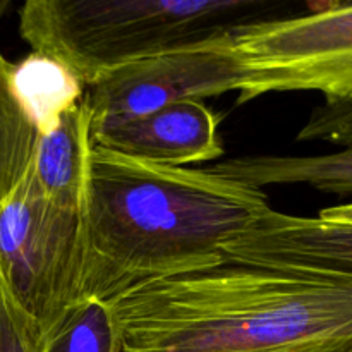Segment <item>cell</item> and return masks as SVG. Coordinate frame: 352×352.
I'll use <instances>...</instances> for the list:
<instances>
[{
  "label": "cell",
  "instance_id": "obj_1",
  "mask_svg": "<svg viewBox=\"0 0 352 352\" xmlns=\"http://www.w3.org/2000/svg\"><path fill=\"white\" fill-rule=\"evenodd\" d=\"M210 168L170 167L93 144L82 191V301L227 263L223 248L270 210Z\"/></svg>",
  "mask_w": 352,
  "mask_h": 352
},
{
  "label": "cell",
  "instance_id": "obj_14",
  "mask_svg": "<svg viewBox=\"0 0 352 352\" xmlns=\"http://www.w3.org/2000/svg\"><path fill=\"white\" fill-rule=\"evenodd\" d=\"M323 212L327 215L333 217V219L344 220V222L352 223V203H347V205H339V206H330V208H325Z\"/></svg>",
  "mask_w": 352,
  "mask_h": 352
},
{
  "label": "cell",
  "instance_id": "obj_8",
  "mask_svg": "<svg viewBox=\"0 0 352 352\" xmlns=\"http://www.w3.org/2000/svg\"><path fill=\"white\" fill-rule=\"evenodd\" d=\"M220 117L205 102H181L127 120L93 126V144L170 167L215 162L223 155Z\"/></svg>",
  "mask_w": 352,
  "mask_h": 352
},
{
  "label": "cell",
  "instance_id": "obj_5",
  "mask_svg": "<svg viewBox=\"0 0 352 352\" xmlns=\"http://www.w3.org/2000/svg\"><path fill=\"white\" fill-rule=\"evenodd\" d=\"M232 43L250 76L236 105L287 91H318L325 103H352V3L239 24Z\"/></svg>",
  "mask_w": 352,
  "mask_h": 352
},
{
  "label": "cell",
  "instance_id": "obj_6",
  "mask_svg": "<svg viewBox=\"0 0 352 352\" xmlns=\"http://www.w3.org/2000/svg\"><path fill=\"white\" fill-rule=\"evenodd\" d=\"M232 30L155 54L102 76L86 88L93 126L127 120L181 102H205L241 93L248 69L232 43Z\"/></svg>",
  "mask_w": 352,
  "mask_h": 352
},
{
  "label": "cell",
  "instance_id": "obj_2",
  "mask_svg": "<svg viewBox=\"0 0 352 352\" xmlns=\"http://www.w3.org/2000/svg\"><path fill=\"white\" fill-rule=\"evenodd\" d=\"M107 302L124 352H352V280L227 261Z\"/></svg>",
  "mask_w": 352,
  "mask_h": 352
},
{
  "label": "cell",
  "instance_id": "obj_10",
  "mask_svg": "<svg viewBox=\"0 0 352 352\" xmlns=\"http://www.w3.org/2000/svg\"><path fill=\"white\" fill-rule=\"evenodd\" d=\"M12 85L17 100L41 134L54 131L86 91L67 69L33 52L14 64Z\"/></svg>",
  "mask_w": 352,
  "mask_h": 352
},
{
  "label": "cell",
  "instance_id": "obj_7",
  "mask_svg": "<svg viewBox=\"0 0 352 352\" xmlns=\"http://www.w3.org/2000/svg\"><path fill=\"white\" fill-rule=\"evenodd\" d=\"M223 253L234 263L352 280V223L323 210L298 217L270 208Z\"/></svg>",
  "mask_w": 352,
  "mask_h": 352
},
{
  "label": "cell",
  "instance_id": "obj_13",
  "mask_svg": "<svg viewBox=\"0 0 352 352\" xmlns=\"http://www.w3.org/2000/svg\"><path fill=\"white\" fill-rule=\"evenodd\" d=\"M38 347L33 325L14 305L0 278V352H38Z\"/></svg>",
  "mask_w": 352,
  "mask_h": 352
},
{
  "label": "cell",
  "instance_id": "obj_15",
  "mask_svg": "<svg viewBox=\"0 0 352 352\" xmlns=\"http://www.w3.org/2000/svg\"><path fill=\"white\" fill-rule=\"evenodd\" d=\"M10 3H12V0H0V19H2L3 14L7 12V9L10 7Z\"/></svg>",
  "mask_w": 352,
  "mask_h": 352
},
{
  "label": "cell",
  "instance_id": "obj_4",
  "mask_svg": "<svg viewBox=\"0 0 352 352\" xmlns=\"http://www.w3.org/2000/svg\"><path fill=\"white\" fill-rule=\"evenodd\" d=\"M81 210L48 198L30 175L0 199V278L38 344L82 301Z\"/></svg>",
  "mask_w": 352,
  "mask_h": 352
},
{
  "label": "cell",
  "instance_id": "obj_9",
  "mask_svg": "<svg viewBox=\"0 0 352 352\" xmlns=\"http://www.w3.org/2000/svg\"><path fill=\"white\" fill-rule=\"evenodd\" d=\"M215 174L253 189L305 184L320 192L352 195V146L325 155H244L208 167Z\"/></svg>",
  "mask_w": 352,
  "mask_h": 352
},
{
  "label": "cell",
  "instance_id": "obj_3",
  "mask_svg": "<svg viewBox=\"0 0 352 352\" xmlns=\"http://www.w3.org/2000/svg\"><path fill=\"white\" fill-rule=\"evenodd\" d=\"M268 0H28L19 33L82 88L155 54L258 21Z\"/></svg>",
  "mask_w": 352,
  "mask_h": 352
},
{
  "label": "cell",
  "instance_id": "obj_11",
  "mask_svg": "<svg viewBox=\"0 0 352 352\" xmlns=\"http://www.w3.org/2000/svg\"><path fill=\"white\" fill-rule=\"evenodd\" d=\"M38 352H124L109 302H79L40 344Z\"/></svg>",
  "mask_w": 352,
  "mask_h": 352
},
{
  "label": "cell",
  "instance_id": "obj_12",
  "mask_svg": "<svg viewBox=\"0 0 352 352\" xmlns=\"http://www.w3.org/2000/svg\"><path fill=\"white\" fill-rule=\"evenodd\" d=\"M299 141H322L340 148L352 146V103L315 107L298 134Z\"/></svg>",
  "mask_w": 352,
  "mask_h": 352
}]
</instances>
